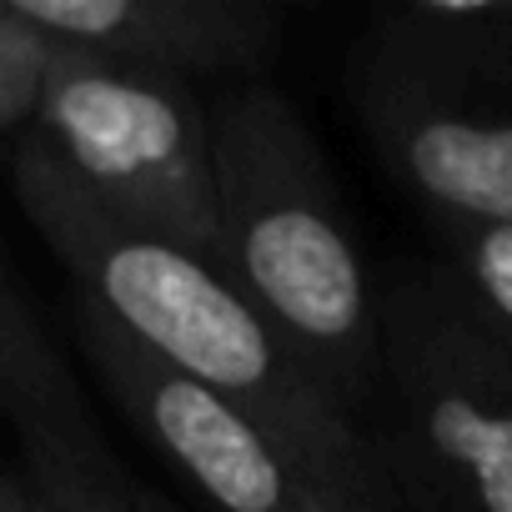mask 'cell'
<instances>
[{
	"mask_svg": "<svg viewBox=\"0 0 512 512\" xmlns=\"http://www.w3.org/2000/svg\"><path fill=\"white\" fill-rule=\"evenodd\" d=\"M377 342L367 442L387 502L512 512V342L437 272L377 292Z\"/></svg>",
	"mask_w": 512,
	"mask_h": 512,
	"instance_id": "3957f363",
	"label": "cell"
},
{
	"mask_svg": "<svg viewBox=\"0 0 512 512\" xmlns=\"http://www.w3.org/2000/svg\"><path fill=\"white\" fill-rule=\"evenodd\" d=\"M61 46L201 86L256 81L282 46V16L256 0H16Z\"/></svg>",
	"mask_w": 512,
	"mask_h": 512,
	"instance_id": "8992f818",
	"label": "cell"
},
{
	"mask_svg": "<svg viewBox=\"0 0 512 512\" xmlns=\"http://www.w3.org/2000/svg\"><path fill=\"white\" fill-rule=\"evenodd\" d=\"M61 41L46 36L16 0H0V141L21 146L41 126Z\"/></svg>",
	"mask_w": 512,
	"mask_h": 512,
	"instance_id": "8fae6325",
	"label": "cell"
},
{
	"mask_svg": "<svg viewBox=\"0 0 512 512\" xmlns=\"http://www.w3.org/2000/svg\"><path fill=\"white\" fill-rule=\"evenodd\" d=\"M131 497H136V512H186L181 502H171V497H161L156 487H131Z\"/></svg>",
	"mask_w": 512,
	"mask_h": 512,
	"instance_id": "5bb4252c",
	"label": "cell"
},
{
	"mask_svg": "<svg viewBox=\"0 0 512 512\" xmlns=\"http://www.w3.org/2000/svg\"><path fill=\"white\" fill-rule=\"evenodd\" d=\"M11 186L81 307L186 382L241 407L342 492L392 512L367 432L317 387L287 337L216 262L111 211L36 136L11 146Z\"/></svg>",
	"mask_w": 512,
	"mask_h": 512,
	"instance_id": "6da1fadb",
	"label": "cell"
},
{
	"mask_svg": "<svg viewBox=\"0 0 512 512\" xmlns=\"http://www.w3.org/2000/svg\"><path fill=\"white\" fill-rule=\"evenodd\" d=\"M0 412L16 422L21 442L51 432H91L71 367L46 342L6 267H0Z\"/></svg>",
	"mask_w": 512,
	"mask_h": 512,
	"instance_id": "9c48e42d",
	"label": "cell"
},
{
	"mask_svg": "<svg viewBox=\"0 0 512 512\" xmlns=\"http://www.w3.org/2000/svg\"><path fill=\"white\" fill-rule=\"evenodd\" d=\"M26 477L51 512H136L131 482L116 472L96 432L26 437Z\"/></svg>",
	"mask_w": 512,
	"mask_h": 512,
	"instance_id": "30bf717a",
	"label": "cell"
},
{
	"mask_svg": "<svg viewBox=\"0 0 512 512\" xmlns=\"http://www.w3.org/2000/svg\"><path fill=\"white\" fill-rule=\"evenodd\" d=\"M221 267L317 387L367 432L377 397V287L307 116L267 81L211 101Z\"/></svg>",
	"mask_w": 512,
	"mask_h": 512,
	"instance_id": "7a4b0ae2",
	"label": "cell"
},
{
	"mask_svg": "<svg viewBox=\"0 0 512 512\" xmlns=\"http://www.w3.org/2000/svg\"><path fill=\"white\" fill-rule=\"evenodd\" d=\"M367 76L457 106L512 96V0H402L387 6L362 51Z\"/></svg>",
	"mask_w": 512,
	"mask_h": 512,
	"instance_id": "ba28073f",
	"label": "cell"
},
{
	"mask_svg": "<svg viewBox=\"0 0 512 512\" xmlns=\"http://www.w3.org/2000/svg\"><path fill=\"white\" fill-rule=\"evenodd\" d=\"M352 91L377 156L447 226H512V111L437 101L367 71Z\"/></svg>",
	"mask_w": 512,
	"mask_h": 512,
	"instance_id": "52a82bcc",
	"label": "cell"
},
{
	"mask_svg": "<svg viewBox=\"0 0 512 512\" xmlns=\"http://www.w3.org/2000/svg\"><path fill=\"white\" fill-rule=\"evenodd\" d=\"M36 141L111 211L221 267L211 106L191 86L61 46Z\"/></svg>",
	"mask_w": 512,
	"mask_h": 512,
	"instance_id": "277c9868",
	"label": "cell"
},
{
	"mask_svg": "<svg viewBox=\"0 0 512 512\" xmlns=\"http://www.w3.org/2000/svg\"><path fill=\"white\" fill-rule=\"evenodd\" d=\"M447 246L457 292L512 342V226H447Z\"/></svg>",
	"mask_w": 512,
	"mask_h": 512,
	"instance_id": "7c38bea8",
	"label": "cell"
},
{
	"mask_svg": "<svg viewBox=\"0 0 512 512\" xmlns=\"http://www.w3.org/2000/svg\"><path fill=\"white\" fill-rule=\"evenodd\" d=\"M76 337L121 417L211 502V512H382L327 482L241 407L141 352L91 307L76 312Z\"/></svg>",
	"mask_w": 512,
	"mask_h": 512,
	"instance_id": "5b68a950",
	"label": "cell"
},
{
	"mask_svg": "<svg viewBox=\"0 0 512 512\" xmlns=\"http://www.w3.org/2000/svg\"><path fill=\"white\" fill-rule=\"evenodd\" d=\"M0 512H51V507H46V497L31 487L26 472L0 467Z\"/></svg>",
	"mask_w": 512,
	"mask_h": 512,
	"instance_id": "4fadbf2b",
	"label": "cell"
}]
</instances>
